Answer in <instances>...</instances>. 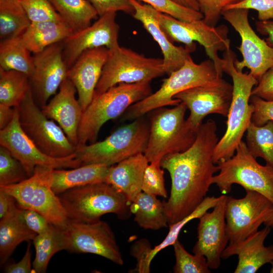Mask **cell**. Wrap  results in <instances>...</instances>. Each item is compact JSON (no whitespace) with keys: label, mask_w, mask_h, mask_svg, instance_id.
<instances>
[{"label":"cell","mask_w":273,"mask_h":273,"mask_svg":"<svg viewBox=\"0 0 273 273\" xmlns=\"http://www.w3.org/2000/svg\"><path fill=\"white\" fill-rule=\"evenodd\" d=\"M33 58L30 86L34 101L41 108L68 78L69 68L63 58L62 42L33 54Z\"/></svg>","instance_id":"obj_18"},{"label":"cell","mask_w":273,"mask_h":273,"mask_svg":"<svg viewBox=\"0 0 273 273\" xmlns=\"http://www.w3.org/2000/svg\"><path fill=\"white\" fill-rule=\"evenodd\" d=\"M251 95L266 101H273V67L268 69L253 87Z\"/></svg>","instance_id":"obj_48"},{"label":"cell","mask_w":273,"mask_h":273,"mask_svg":"<svg viewBox=\"0 0 273 273\" xmlns=\"http://www.w3.org/2000/svg\"><path fill=\"white\" fill-rule=\"evenodd\" d=\"M31 53L21 36L1 40L0 68L21 72L30 79L34 71Z\"/></svg>","instance_id":"obj_31"},{"label":"cell","mask_w":273,"mask_h":273,"mask_svg":"<svg viewBox=\"0 0 273 273\" xmlns=\"http://www.w3.org/2000/svg\"><path fill=\"white\" fill-rule=\"evenodd\" d=\"M255 25L256 29L259 33L268 35L266 42L273 47V21H256Z\"/></svg>","instance_id":"obj_51"},{"label":"cell","mask_w":273,"mask_h":273,"mask_svg":"<svg viewBox=\"0 0 273 273\" xmlns=\"http://www.w3.org/2000/svg\"><path fill=\"white\" fill-rule=\"evenodd\" d=\"M249 11L245 9H231L222 10L221 14L241 37V44L237 48L243 59H236V68L240 71L248 68L258 82L262 76L273 67V47L260 38L252 29L248 20Z\"/></svg>","instance_id":"obj_13"},{"label":"cell","mask_w":273,"mask_h":273,"mask_svg":"<svg viewBox=\"0 0 273 273\" xmlns=\"http://www.w3.org/2000/svg\"><path fill=\"white\" fill-rule=\"evenodd\" d=\"M109 168L104 164H88L71 169H54L53 190L58 195L74 188L105 183Z\"/></svg>","instance_id":"obj_27"},{"label":"cell","mask_w":273,"mask_h":273,"mask_svg":"<svg viewBox=\"0 0 273 273\" xmlns=\"http://www.w3.org/2000/svg\"><path fill=\"white\" fill-rule=\"evenodd\" d=\"M227 198L226 195H221L213 210L199 218L197 241L193 252L205 256L210 269L219 267L222 254L229 244L225 216Z\"/></svg>","instance_id":"obj_19"},{"label":"cell","mask_w":273,"mask_h":273,"mask_svg":"<svg viewBox=\"0 0 273 273\" xmlns=\"http://www.w3.org/2000/svg\"><path fill=\"white\" fill-rule=\"evenodd\" d=\"M233 86L221 78L214 82L184 90L174 97L184 103L190 114L186 119L195 130L198 129L203 119L210 114L227 117L233 96Z\"/></svg>","instance_id":"obj_17"},{"label":"cell","mask_w":273,"mask_h":273,"mask_svg":"<svg viewBox=\"0 0 273 273\" xmlns=\"http://www.w3.org/2000/svg\"><path fill=\"white\" fill-rule=\"evenodd\" d=\"M29 177L23 164L7 148L0 146V186L17 184Z\"/></svg>","instance_id":"obj_38"},{"label":"cell","mask_w":273,"mask_h":273,"mask_svg":"<svg viewBox=\"0 0 273 273\" xmlns=\"http://www.w3.org/2000/svg\"><path fill=\"white\" fill-rule=\"evenodd\" d=\"M270 263L271 264V269H270V272L273 273V260L270 262Z\"/></svg>","instance_id":"obj_55"},{"label":"cell","mask_w":273,"mask_h":273,"mask_svg":"<svg viewBox=\"0 0 273 273\" xmlns=\"http://www.w3.org/2000/svg\"><path fill=\"white\" fill-rule=\"evenodd\" d=\"M231 9L256 10L258 12L259 21H267L273 19V0H242L224 10Z\"/></svg>","instance_id":"obj_44"},{"label":"cell","mask_w":273,"mask_h":273,"mask_svg":"<svg viewBox=\"0 0 273 273\" xmlns=\"http://www.w3.org/2000/svg\"><path fill=\"white\" fill-rule=\"evenodd\" d=\"M76 93L74 84L67 78L60 86L58 93L41 109L43 113L54 120L70 142L77 146L78 131L83 111L76 98Z\"/></svg>","instance_id":"obj_22"},{"label":"cell","mask_w":273,"mask_h":273,"mask_svg":"<svg viewBox=\"0 0 273 273\" xmlns=\"http://www.w3.org/2000/svg\"><path fill=\"white\" fill-rule=\"evenodd\" d=\"M58 196L69 219L73 220L95 222L107 213L124 219L131 213L126 198L105 182L70 189Z\"/></svg>","instance_id":"obj_6"},{"label":"cell","mask_w":273,"mask_h":273,"mask_svg":"<svg viewBox=\"0 0 273 273\" xmlns=\"http://www.w3.org/2000/svg\"><path fill=\"white\" fill-rule=\"evenodd\" d=\"M32 242L35 250V257L32 262L33 272H46L52 256L67 249L63 229L53 224L46 232L37 234Z\"/></svg>","instance_id":"obj_30"},{"label":"cell","mask_w":273,"mask_h":273,"mask_svg":"<svg viewBox=\"0 0 273 273\" xmlns=\"http://www.w3.org/2000/svg\"><path fill=\"white\" fill-rule=\"evenodd\" d=\"M15 107L0 104V130L5 128L12 121Z\"/></svg>","instance_id":"obj_52"},{"label":"cell","mask_w":273,"mask_h":273,"mask_svg":"<svg viewBox=\"0 0 273 273\" xmlns=\"http://www.w3.org/2000/svg\"><path fill=\"white\" fill-rule=\"evenodd\" d=\"M163 79L160 88L145 99L131 105L121 115L123 120H133L150 112L181 102L174 99L177 94L198 86L212 83L221 78L212 60L196 64L190 56L178 69Z\"/></svg>","instance_id":"obj_4"},{"label":"cell","mask_w":273,"mask_h":273,"mask_svg":"<svg viewBox=\"0 0 273 273\" xmlns=\"http://www.w3.org/2000/svg\"><path fill=\"white\" fill-rule=\"evenodd\" d=\"M0 145L7 148L24 166L31 176L36 166L57 168H76L81 165L75 153L64 158H54L43 153L22 128L17 107L11 122L0 130Z\"/></svg>","instance_id":"obj_16"},{"label":"cell","mask_w":273,"mask_h":273,"mask_svg":"<svg viewBox=\"0 0 273 273\" xmlns=\"http://www.w3.org/2000/svg\"><path fill=\"white\" fill-rule=\"evenodd\" d=\"M17 108L22 128L43 153L59 158L75 153L77 146L54 120L43 113L34 101L31 87Z\"/></svg>","instance_id":"obj_12"},{"label":"cell","mask_w":273,"mask_h":273,"mask_svg":"<svg viewBox=\"0 0 273 273\" xmlns=\"http://www.w3.org/2000/svg\"><path fill=\"white\" fill-rule=\"evenodd\" d=\"M63 229L66 236L67 251L94 254L117 264H123L115 235L106 222L100 220L86 223L69 219Z\"/></svg>","instance_id":"obj_15"},{"label":"cell","mask_w":273,"mask_h":273,"mask_svg":"<svg viewBox=\"0 0 273 273\" xmlns=\"http://www.w3.org/2000/svg\"><path fill=\"white\" fill-rule=\"evenodd\" d=\"M240 199L228 196L225 208L229 244L241 242L253 234L273 212V203L257 192L245 190Z\"/></svg>","instance_id":"obj_14"},{"label":"cell","mask_w":273,"mask_h":273,"mask_svg":"<svg viewBox=\"0 0 273 273\" xmlns=\"http://www.w3.org/2000/svg\"><path fill=\"white\" fill-rule=\"evenodd\" d=\"M220 197H206L202 202L191 214L183 219L170 225L169 230L165 239L157 246L152 248L149 256V262L151 263L154 257L162 249L168 246L172 245L178 239V237L183 227L191 220L199 218L205 212L211 208H213L218 202Z\"/></svg>","instance_id":"obj_36"},{"label":"cell","mask_w":273,"mask_h":273,"mask_svg":"<svg viewBox=\"0 0 273 273\" xmlns=\"http://www.w3.org/2000/svg\"><path fill=\"white\" fill-rule=\"evenodd\" d=\"M148 4L158 11L183 21L190 22L202 19L199 11L180 5L172 0H138Z\"/></svg>","instance_id":"obj_39"},{"label":"cell","mask_w":273,"mask_h":273,"mask_svg":"<svg viewBox=\"0 0 273 273\" xmlns=\"http://www.w3.org/2000/svg\"><path fill=\"white\" fill-rule=\"evenodd\" d=\"M149 132V121L143 116L118 128L102 141L77 146L76 157L81 165H115L131 156L144 153Z\"/></svg>","instance_id":"obj_7"},{"label":"cell","mask_w":273,"mask_h":273,"mask_svg":"<svg viewBox=\"0 0 273 273\" xmlns=\"http://www.w3.org/2000/svg\"><path fill=\"white\" fill-rule=\"evenodd\" d=\"M203 15V20L211 26H216L226 7L242 0H196Z\"/></svg>","instance_id":"obj_42"},{"label":"cell","mask_w":273,"mask_h":273,"mask_svg":"<svg viewBox=\"0 0 273 273\" xmlns=\"http://www.w3.org/2000/svg\"><path fill=\"white\" fill-rule=\"evenodd\" d=\"M187 109L180 102L172 108L164 107L149 112L150 132L144 153L149 163L161 162L166 155L185 151L194 143L198 131L185 119Z\"/></svg>","instance_id":"obj_5"},{"label":"cell","mask_w":273,"mask_h":273,"mask_svg":"<svg viewBox=\"0 0 273 273\" xmlns=\"http://www.w3.org/2000/svg\"><path fill=\"white\" fill-rule=\"evenodd\" d=\"M116 16V12L100 16L93 24L73 32L62 42L63 58L69 69L86 50L103 47L110 50L119 46Z\"/></svg>","instance_id":"obj_20"},{"label":"cell","mask_w":273,"mask_h":273,"mask_svg":"<svg viewBox=\"0 0 273 273\" xmlns=\"http://www.w3.org/2000/svg\"><path fill=\"white\" fill-rule=\"evenodd\" d=\"M128 1L134 10L132 17L141 22L159 46L163 54L165 73L169 75L180 68L194 50L186 46L177 47L173 43L159 24V11L148 4H141L138 0Z\"/></svg>","instance_id":"obj_21"},{"label":"cell","mask_w":273,"mask_h":273,"mask_svg":"<svg viewBox=\"0 0 273 273\" xmlns=\"http://www.w3.org/2000/svg\"><path fill=\"white\" fill-rule=\"evenodd\" d=\"M215 122L209 119L200 126L196 139L187 150L169 154L160 162L170 176V196L163 202L168 225L194 211L206 197L214 174L219 167L213 160L218 142Z\"/></svg>","instance_id":"obj_1"},{"label":"cell","mask_w":273,"mask_h":273,"mask_svg":"<svg viewBox=\"0 0 273 273\" xmlns=\"http://www.w3.org/2000/svg\"><path fill=\"white\" fill-rule=\"evenodd\" d=\"M31 244L28 241L25 253L22 258L18 262L8 264L5 267V272L7 273L32 272V266L31 262Z\"/></svg>","instance_id":"obj_49"},{"label":"cell","mask_w":273,"mask_h":273,"mask_svg":"<svg viewBox=\"0 0 273 273\" xmlns=\"http://www.w3.org/2000/svg\"><path fill=\"white\" fill-rule=\"evenodd\" d=\"M130 210L134 221L143 229L157 230L168 225L163 202L156 196L141 192L130 203Z\"/></svg>","instance_id":"obj_29"},{"label":"cell","mask_w":273,"mask_h":273,"mask_svg":"<svg viewBox=\"0 0 273 273\" xmlns=\"http://www.w3.org/2000/svg\"><path fill=\"white\" fill-rule=\"evenodd\" d=\"M158 19L161 27L172 42L184 43L194 50L195 41L202 46L207 55L213 61L218 75L222 77V58L218 52L231 49V41L228 36L229 29L226 25L211 26L203 19L183 21L160 12Z\"/></svg>","instance_id":"obj_11"},{"label":"cell","mask_w":273,"mask_h":273,"mask_svg":"<svg viewBox=\"0 0 273 273\" xmlns=\"http://www.w3.org/2000/svg\"><path fill=\"white\" fill-rule=\"evenodd\" d=\"M150 82L121 83L94 95L83 112L77 146L95 142L106 122L121 116L131 105L150 95L152 93Z\"/></svg>","instance_id":"obj_3"},{"label":"cell","mask_w":273,"mask_h":273,"mask_svg":"<svg viewBox=\"0 0 273 273\" xmlns=\"http://www.w3.org/2000/svg\"><path fill=\"white\" fill-rule=\"evenodd\" d=\"M31 23L18 0H0V38L22 36Z\"/></svg>","instance_id":"obj_33"},{"label":"cell","mask_w":273,"mask_h":273,"mask_svg":"<svg viewBox=\"0 0 273 273\" xmlns=\"http://www.w3.org/2000/svg\"><path fill=\"white\" fill-rule=\"evenodd\" d=\"M162 169L160 162H152L148 164L144 174L142 187L143 192L165 198L167 197Z\"/></svg>","instance_id":"obj_41"},{"label":"cell","mask_w":273,"mask_h":273,"mask_svg":"<svg viewBox=\"0 0 273 273\" xmlns=\"http://www.w3.org/2000/svg\"><path fill=\"white\" fill-rule=\"evenodd\" d=\"M270 231L271 228L265 226L241 242L228 245L221 259L237 255L238 262L235 273H255L262 266L273 260V245H264Z\"/></svg>","instance_id":"obj_24"},{"label":"cell","mask_w":273,"mask_h":273,"mask_svg":"<svg viewBox=\"0 0 273 273\" xmlns=\"http://www.w3.org/2000/svg\"><path fill=\"white\" fill-rule=\"evenodd\" d=\"M37 234L25 223L17 205L0 221V263L4 265L16 248L24 241H33Z\"/></svg>","instance_id":"obj_26"},{"label":"cell","mask_w":273,"mask_h":273,"mask_svg":"<svg viewBox=\"0 0 273 273\" xmlns=\"http://www.w3.org/2000/svg\"><path fill=\"white\" fill-rule=\"evenodd\" d=\"M31 22L63 20L49 0H18Z\"/></svg>","instance_id":"obj_40"},{"label":"cell","mask_w":273,"mask_h":273,"mask_svg":"<svg viewBox=\"0 0 273 273\" xmlns=\"http://www.w3.org/2000/svg\"><path fill=\"white\" fill-rule=\"evenodd\" d=\"M250 103L254 109L251 122L256 125L262 126L268 121L273 120V101H266L251 95Z\"/></svg>","instance_id":"obj_43"},{"label":"cell","mask_w":273,"mask_h":273,"mask_svg":"<svg viewBox=\"0 0 273 273\" xmlns=\"http://www.w3.org/2000/svg\"><path fill=\"white\" fill-rule=\"evenodd\" d=\"M164 74L163 59L147 57L118 46L108 51L94 95L103 93L119 83L151 81Z\"/></svg>","instance_id":"obj_10"},{"label":"cell","mask_w":273,"mask_h":273,"mask_svg":"<svg viewBox=\"0 0 273 273\" xmlns=\"http://www.w3.org/2000/svg\"><path fill=\"white\" fill-rule=\"evenodd\" d=\"M15 198L0 189V218L7 215L17 206Z\"/></svg>","instance_id":"obj_50"},{"label":"cell","mask_w":273,"mask_h":273,"mask_svg":"<svg viewBox=\"0 0 273 273\" xmlns=\"http://www.w3.org/2000/svg\"><path fill=\"white\" fill-rule=\"evenodd\" d=\"M217 164L219 173L212 182L222 194L229 193L233 184H238L245 190L260 193L273 203V168L258 163L245 142H241L231 158Z\"/></svg>","instance_id":"obj_9"},{"label":"cell","mask_w":273,"mask_h":273,"mask_svg":"<svg viewBox=\"0 0 273 273\" xmlns=\"http://www.w3.org/2000/svg\"><path fill=\"white\" fill-rule=\"evenodd\" d=\"M174 2L195 10L199 11L198 5L196 0H172Z\"/></svg>","instance_id":"obj_53"},{"label":"cell","mask_w":273,"mask_h":273,"mask_svg":"<svg viewBox=\"0 0 273 273\" xmlns=\"http://www.w3.org/2000/svg\"><path fill=\"white\" fill-rule=\"evenodd\" d=\"M152 249L148 240L142 239L136 241L131 247L130 253L136 259V267L133 271L140 273L150 272V263L149 256Z\"/></svg>","instance_id":"obj_46"},{"label":"cell","mask_w":273,"mask_h":273,"mask_svg":"<svg viewBox=\"0 0 273 273\" xmlns=\"http://www.w3.org/2000/svg\"><path fill=\"white\" fill-rule=\"evenodd\" d=\"M63 20L72 29L73 32L91 24L98 15L87 0H49Z\"/></svg>","instance_id":"obj_32"},{"label":"cell","mask_w":273,"mask_h":273,"mask_svg":"<svg viewBox=\"0 0 273 273\" xmlns=\"http://www.w3.org/2000/svg\"><path fill=\"white\" fill-rule=\"evenodd\" d=\"M108 51L104 47L86 50L68 70V78L76 88L78 100L83 111L93 98L108 57Z\"/></svg>","instance_id":"obj_23"},{"label":"cell","mask_w":273,"mask_h":273,"mask_svg":"<svg viewBox=\"0 0 273 273\" xmlns=\"http://www.w3.org/2000/svg\"><path fill=\"white\" fill-rule=\"evenodd\" d=\"M21 214L27 226L37 235L46 232L53 224L35 211L21 208Z\"/></svg>","instance_id":"obj_47"},{"label":"cell","mask_w":273,"mask_h":273,"mask_svg":"<svg viewBox=\"0 0 273 273\" xmlns=\"http://www.w3.org/2000/svg\"><path fill=\"white\" fill-rule=\"evenodd\" d=\"M96 10L98 16L121 11L133 15L134 10L128 0H87Z\"/></svg>","instance_id":"obj_45"},{"label":"cell","mask_w":273,"mask_h":273,"mask_svg":"<svg viewBox=\"0 0 273 273\" xmlns=\"http://www.w3.org/2000/svg\"><path fill=\"white\" fill-rule=\"evenodd\" d=\"M54 168L36 166L33 174L17 184L1 186L23 209L35 211L53 225L63 229L69 218L59 196L52 189Z\"/></svg>","instance_id":"obj_8"},{"label":"cell","mask_w":273,"mask_h":273,"mask_svg":"<svg viewBox=\"0 0 273 273\" xmlns=\"http://www.w3.org/2000/svg\"><path fill=\"white\" fill-rule=\"evenodd\" d=\"M265 226L273 228V212L267 219L264 222Z\"/></svg>","instance_id":"obj_54"},{"label":"cell","mask_w":273,"mask_h":273,"mask_svg":"<svg viewBox=\"0 0 273 273\" xmlns=\"http://www.w3.org/2000/svg\"><path fill=\"white\" fill-rule=\"evenodd\" d=\"M149 163L144 153L131 156L109 166L105 183L122 194L130 204L142 192L144 174Z\"/></svg>","instance_id":"obj_25"},{"label":"cell","mask_w":273,"mask_h":273,"mask_svg":"<svg viewBox=\"0 0 273 273\" xmlns=\"http://www.w3.org/2000/svg\"><path fill=\"white\" fill-rule=\"evenodd\" d=\"M175 257L173 268L175 273H210L206 258L203 255L189 253L177 239L172 245Z\"/></svg>","instance_id":"obj_37"},{"label":"cell","mask_w":273,"mask_h":273,"mask_svg":"<svg viewBox=\"0 0 273 273\" xmlns=\"http://www.w3.org/2000/svg\"><path fill=\"white\" fill-rule=\"evenodd\" d=\"M236 56L231 49L223 52L221 60L223 72L233 81V96L226 121V131L218 141L214 151L215 164L231 158L242 141L244 133L251 123L253 107L250 103L252 90L258 80L250 73H243L235 66Z\"/></svg>","instance_id":"obj_2"},{"label":"cell","mask_w":273,"mask_h":273,"mask_svg":"<svg viewBox=\"0 0 273 273\" xmlns=\"http://www.w3.org/2000/svg\"><path fill=\"white\" fill-rule=\"evenodd\" d=\"M30 87V78L25 74L0 68V104L18 107Z\"/></svg>","instance_id":"obj_34"},{"label":"cell","mask_w":273,"mask_h":273,"mask_svg":"<svg viewBox=\"0 0 273 273\" xmlns=\"http://www.w3.org/2000/svg\"><path fill=\"white\" fill-rule=\"evenodd\" d=\"M73 32L64 20L31 22L21 37L27 49L35 54L62 42Z\"/></svg>","instance_id":"obj_28"},{"label":"cell","mask_w":273,"mask_h":273,"mask_svg":"<svg viewBox=\"0 0 273 273\" xmlns=\"http://www.w3.org/2000/svg\"><path fill=\"white\" fill-rule=\"evenodd\" d=\"M246 144L255 158H263L273 168V120L257 126L251 123L246 130Z\"/></svg>","instance_id":"obj_35"}]
</instances>
